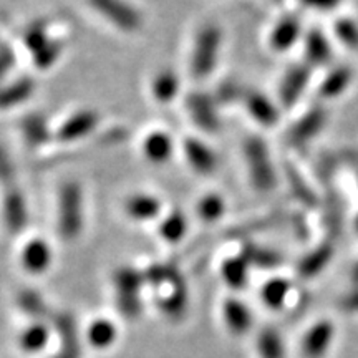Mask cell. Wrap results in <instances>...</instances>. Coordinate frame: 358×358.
I'll return each mask as SVG.
<instances>
[{
  "mask_svg": "<svg viewBox=\"0 0 358 358\" xmlns=\"http://www.w3.org/2000/svg\"><path fill=\"white\" fill-rule=\"evenodd\" d=\"M145 282L156 290V302L169 319H179L187 308V287L176 268L156 264L145 271Z\"/></svg>",
  "mask_w": 358,
  "mask_h": 358,
  "instance_id": "1",
  "label": "cell"
},
{
  "mask_svg": "<svg viewBox=\"0 0 358 358\" xmlns=\"http://www.w3.org/2000/svg\"><path fill=\"white\" fill-rule=\"evenodd\" d=\"M244 163L252 187L259 192H271L277 185V173L271 150L261 136H248L243 143Z\"/></svg>",
  "mask_w": 358,
  "mask_h": 358,
  "instance_id": "2",
  "label": "cell"
},
{
  "mask_svg": "<svg viewBox=\"0 0 358 358\" xmlns=\"http://www.w3.org/2000/svg\"><path fill=\"white\" fill-rule=\"evenodd\" d=\"M83 189L78 182L69 181L58 191L57 224L58 232L65 241H75L85 226Z\"/></svg>",
  "mask_w": 358,
  "mask_h": 358,
  "instance_id": "3",
  "label": "cell"
},
{
  "mask_svg": "<svg viewBox=\"0 0 358 358\" xmlns=\"http://www.w3.org/2000/svg\"><path fill=\"white\" fill-rule=\"evenodd\" d=\"M222 32L217 25L208 24L196 34L191 48L189 70L194 78H208L216 70L221 57Z\"/></svg>",
  "mask_w": 358,
  "mask_h": 358,
  "instance_id": "4",
  "label": "cell"
},
{
  "mask_svg": "<svg viewBox=\"0 0 358 358\" xmlns=\"http://www.w3.org/2000/svg\"><path fill=\"white\" fill-rule=\"evenodd\" d=\"M115 290L118 308L127 317H136L141 312V289L145 282V274L133 267H122L115 274Z\"/></svg>",
  "mask_w": 358,
  "mask_h": 358,
  "instance_id": "5",
  "label": "cell"
},
{
  "mask_svg": "<svg viewBox=\"0 0 358 358\" xmlns=\"http://www.w3.org/2000/svg\"><path fill=\"white\" fill-rule=\"evenodd\" d=\"M90 7L100 13L111 25L127 34H134L141 29L140 12L127 0H88Z\"/></svg>",
  "mask_w": 358,
  "mask_h": 358,
  "instance_id": "6",
  "label": "cell"
},
{
  "mask_svg": "<svg viewBox=\"0 0 358 358\" xmlns=\"http://www.w3.org/2000/svg\"><path fill=\"white\" fill-rule=\"evenodd\" d=\"M98 124H100V115L95 110H77L58 124V128L53 131V138L60 143L82 141L95 131Z\"/></svg>",
  "mask_w": 358,
  "mask_h": 358,
  "instance_id": "7",
  "label": "cell"
},
{
  "mask_svg": "<svg viewBox=\"0 0 358 358\" xmlns=\"http://www.w3.org/2000/svg\"><path fill=\"white\" fill-rule=\"evenodd\" d=\"M217 101L208 93L194 92L187 96L186 110L191 122L204 133H217L221 128V116H219Z\"/></svg>",
  "mask_w": 358,
  "mask_h": 358,
  "instance_id": "8",
  "label": "cell"
},
{
  "mask_svg": "<svg viewBox=\"0 0 358 358\" xmlns=\"http://www.w3.org/2000/svg\"><path fill=\"white\" fill-rule=\"evenodd\" d=\"M327 120H329V113H327L324 106H312V108L307 110L306 113L294 123V127L289 129V143L297 148L307 146L308 143H312L322 131H324Z\"/></svg>",
  "mask_w": 358,
  "mask_h": 358,
  "instance_id": "9",
  "label": "cell"
},
{
  "mask_svg": "<svg viewBox=\"0 0 358 358\" xmlns=\"http://www.w3.org/2000/svg\"><path fill=\"white\" fill-rule=\"evenodd\" d=\"M312 75V66L307 64H295L289 66L287 71L282 75L279 83V101L284 108L292 106L301 100V96L308 87Z\"/></svg>",
  "mask_w": 358,
  "mask_h": 358,
  "instance_id": "10",
  "label": "cell"
},
{
  "mask_svg": "<svg viewBox=\"0 0 358 358\" xmlns=\"http://www.w3.org/2000/svg\"><path fill=\"white\" fill-rule=\"evenodd\" d=\"M182 155H185L186 163L196 174L201 176H211L216 173L219 166L217 155L214 153L211 146H208L199 138H187L181 145Z\"/></svg>",
  "mask_w": 358,
  "mask_h": 358,
  "instance_id": "11",
  "label": "cell"
},
{
  "mask_svg": "<svg viewBox=\"0 0 358 358\" xmlns=\"http://www.w3.org/2000/svg\"><path fill=\"white\" fill-rule=\"evenodd\" d=\"M20 266L32 275L45 274L53 262L52 245L43 237H32L22 245Z\"/></svg>",
  "mask_w": 358,
  "mask_h": 358,
  "instance_id": "12",
  "label": "cell"
},
{
  "mask_svg": "<svg viewBox=\"0 0 358 358\" xmlns=\"http://www.w3.org/2000/svg\"><path fill=\"white\" fill-rule=\"evenodd\" d=\"M243 105L250 118L261 124V127L271 128L279 123L280 113L277 105L271 100V98L264 95L262 92H259V90L245 88Z\"/></svg>",
  "mask_w": 358,
  "mask_h": 358,
  "instance_id": "13",
  "label": "cell"
},
{
  "mask_svg": "<svg viewBox=\"0 0 358 358\" xmlns=\"http://www.w3.org/2000/svg\"><path fill=\"white\" fill-rule=\"evenodd\" d=\"M123 209L124 214L134 222L159 221V217L164 214L161 199L150 192H136V194L128 196Z\"/></svg>",
  "mask_w": 358,
  "mask_h": 358,
  "instance_id": "14",
  "label": "cell"
},
{
  "mask_svg": "<svg viewBox=\"0 0 358 358\" xmlns=\"http://www.w3.org/2000/svg\"><path fill=\"white\" fill-rule=\"evenodd\" d=\"M141 155L145 161L156 166L168 163L174 153L173 136L164 129H155L146 133L141 140Z\"/></svg>",
  "mask_w": 358,
  "mask_h": 358,
  "instance_id": "15",
  "label": "cell"
},
{
  "mask_svg": "<svg viewBox=\"0 0 358 358\" xmlns=\"http://www.w3.org/2000/svg\"><path fill=\"white\" fill-rule=\"evenodd\" d=\"M335 256L334 241L327 239L324 243L317 244L315 248L308 250L297 264V274L303 280H310L313 277L320 275L329 267Z\"/></svg>",
  "mask_w": 358,
  "mask_h": 358,
  "instance_id": "16",
  "label": "cell"
},
{
  "mask_svg": "<svg viewBox=\"0 0 358 358\" xmlns=\"http://www.w3.org/2000/svg\"><path fill=\"white\" fill-rule=\"evenodd\" d=\"M322 217L330 241H337L345 224V203L337 191H329L322 199Z\"/></svg>",
  "mask_w": 358,
  "mask_h": 358,
  "instance_id": "17",
  "label": "cell"
},
{
  "mask_svg": "<svg viewBox=\"0 0 358 358\" xmlns=\"http://www.w3.org/2000/svg\"><path fill=\"white\" fill-rule=\"evenodd\" d=\"M335 327L330 322L322 320L308 329L302 340V353L306 358H322L334 342Z\"/></svg>",
  "mask_w": 358,
  "mask_h": 358,
  "instance_id": "18",
  "label": "cell"
},
{
  "mask_svg": "<svg viewBox=\"0 0 358 358\" xmlns=\"http://www.w3.org/2000/svg\"><path fill=\"white\" fill-rule=\"evenodd\" d=\"M302 35V22L297 15H285L277 22L272 29L268 43L272 50L275 52H287L297 43V40Z\"/></svg>",
  "mask_w": 358,
  "mask_h": 358,
  "instance_id": "19",
  "label": "cell"
},
{
  "mask_svg": "<svg viewBox=\"0 0 358 358\" xmlns=\"http://www.w3.org/2000/svg\"><path fill=\"white\" fill-rule=\"evenodd\" d=\"M35 82L30 77H19L0 85V110H12L32 98Z\"/></svg>",
  "mask_w": 358,
  "mask_h": 358,
  "instance_id": "20",
  "label": "cell"
},
{
  "mask_svg": "<svg viewBox=\"0 0 358 358\" xmlns=\"http://www.w3.org/2000/svg\"><path fill=\"white\" fill-rule=\"evenodd\" d=\"M2 219L7 229L12 232H19L25 226L27 219H29L24 196L20 194V191L13 189V187L3 194Z\"/></svg>",
  "mask_w": 358,
  "mask_h": 358,
  "instance_id": "21",
  "label": "cell"
},
{
  "mask_svg": "<svg viewBox=\"0 0 358 358\" xmlns=\"http://www.w3.org/2000/svg\"><path fill=\"white\" fill-rule=\"evenodd\" d=\"M150 88L151 96L155 98L156 103L168 105V103H171L178 98L179 90H181V80H179L176 71L164 69L155 75L153 80H151Z\"/></svg>",
  "mask_w": 358,
  "mask_h": 358,
  "instance_id": "22",
  "label": "cell"
},
{
  "mask_svg": "<svg viewBox=\"0 0 358 358\" xmlns=\"http://www.w3.org/2000/svg\"><path fill=\"white\" fill-rule=\"evenodd\" d=\"M353 82V70L348 65L334 66L325 78L322 80L319 93L325 100H334V98L342 96L343 93L350 88Z\"/></svg>",
  "mask_w": 358,
  "mask_h": 358,
  "instance_id": "23",
  "label": "cell"
},
{
  "mask_svg": "<svg viewBox=\"0 0 358 358\" xmlns=\"http://www.w3.org/2000/svg\"><path fill=\"white\" fill-rule=\"evenodd\" d=\"M189 231V222L185 213L169 211L164 213L158 221V234L164 243L169 245H176L181 243Z\"/></svg>",
  "mask_w": 358,
  "mask_h": 358,
  "instance_id": "24",
  "label": "cell"
},
{
  "mask_svg": "<svg viewBox=\"0 0 358 358\" xmlns=\"http://www.w3.org/2000/svg\"><path fill=\"white\" fill-rule=\"evenodd\" d=\"M303 52H306V64L310 66L327 65L332 58V47L329 38L322 30L313 29L306 35L303 42Z\"/></svg>",
  "mask_w": 358,
  "mask_h": 358,
  "instance_id": "25",
  "label": "cell"
},
{
  "mask_svg": "<svg viewBox=\"0 0 358 358\" xmlns=\"http://www.w3.org/2000/svg\"><path fill=\"white\" fill-rule=\"evenodd\" d=\"M222 317L227 329L236 335H244L252 325V313L239 299H227L224 302Z\"/></svg>",
  "mask_w": 358,
  "mask_h": 358,
  "instance_id": "26",
  "label": "cell"
},
{
  "mask_svg": "<svg viewBox=\"0 0 358 358\" xmlns=\"http://www.w3.org/2000/svg\"><path fill=\"white\" fill-rule=\"evenodd\" d=\"M285 179H287V185H289V189L290 192L294 194V198L299 201L302 206H306V208H319L320 201H319V196H317V192L313 187L310 186V182L307 181L306 176L299 171L297 168L290 166L287 164L285 166Z\"/></svg>",
  "mask_w": 358,
  "mask_h": 358,
  "instance_id": "27",
  "label": "cell"
},
{
  "mask_svg": "<svg viewBox=\"0 0 358 358\" xmlns=\"http://www.w3.org/2000/svg\"><path fill=\"white\" fill-rule=\"evenodd\" d=\"M241 254L249 262L250 267L262 268V271H271V268H277L284 264V257H282L280 252L254 243L244 244Z\"/></svg>",
  "mask_w": 358,
  "mask_h": 358,
  "instance_id": "28",
  "label": "cell"
},
{
  "mask_svg": "<svg viewBox=\"0 0 358 358\" xmlns=\"http://www.w3.org/2000/svg\"><path fill=\"white\" fill-rule=\"evenodd\" d=\"M249 271L250 266L245 261L243 254H237V256L227 257L221 266V277L224 284L229 285L231 289H243L245 287L249 280Z\"/></svg>",
  "mask_w": 358,
  "mask_h": 358,
  "instance_id": "29",
  "label": "cell"
},
{
  "mask_svg": "<svg viewBox=\"0 0 358 358\" xmlns=\"http://www.w3.org/2000/svg\"><path fill=\"white\" fill-rule=\"evenodd\" d=\"M22 134L30 148H42L53 138V131L42 115L27 116L22 123Z\"/></svg>",
  "mask_w": 358,
  "mask_h": 358,
  "instance_id": "30",
  "label": "cell"
},
{
  "mask_svg": "<svg viewBox=\"0 0 358 358\" xmlns=\"http://www.w3.org/2000/svg\"><path fill=\"white\" fill-rule=\"evenodd\" d=\"M57 330L62 340V353L69 358H78L82 350H80L78 332L73 317L66 315V313L57 317Z\"/></svg>",
  "mask_w": 358,
  "mask_h": 358,
  "instance_id": "31",
  "label": "cell"
},
{
  "mask_svg": "<svg viewBox=\"0 0 358 358\" xmlns=\"http://www.w3.org/2000/svg\"><path fill=\"white\" fill-rule=\"evenodd\" d=\"M290 282L284 277H274V279L267 280L261 289V299L268 308L279 310L287 302L290 294Z\"/></svg>",
  "mask_w": 358,
  "mask_h": 358,
  "instance_id": "32",
  "label": "cell"
},
{
  "mask_svg": "<svg viewBox=\"0 0 358 358\" xmlns=\"http://www.w3.org/2000/svg\"><path fill=\"white\" fill-rule=\"evenodd\" d=\"M226 214V199L217 192H208L196 203V216L204 224H214Z\"/></svg>",
  "mask_w": 358,
  "mask_h": 358,
  "instance_id": "33",
  "label": "cell"
},
{
  "mask_svg": "<svg viewBox=\"0 0 358 358\" xmlns=\"http://www.w3.org/2000/svg\"><path fill=\"white\" fill-rule=\"evenodd\" d=\"M257 350L261 358H284L285 345L280 334L272 327L264 329L257 337Z\"/></svg>",
  "mask_w": 358,
  "mask_h": 358,
  "instance_id": "34",
  "label": "cell"
},
{
  "mask_svg": "<svg viewBox=\"0 0 358 358\" xmlns=\"http://www.w3.org/2000/svg\"><path fill=\"white\" fill-rule=\"evenodd\" d=\"M87 337H88V342L92 343V347L106 348L115 342L116 329L110 320L100 319V320H95L88 327Z\"/></svg>",
  "mask_w": 358,
  "mask_h": 358,
  "instance_id": "35",
  "label": "cell"
},
{
  "mask_svg": "<svg viewBox=\"0 0 358 358\" xmlns=\"http://www.w3.org/2000/svg\"><path fill=\"white\" fill-rule=\"evenodd\" d=\"M48 337H50L48 329L38 322V324L30 325L29 329L22 334L20 345L27 352H38V350H42L45 345H47Z\"/></svg>",
  "mask_w": 358,
  "mask_h": 358,
  "instance_id": "36",
  "label": "cell"
},
{
  "mask_svg": "<svg viewBox=\"0 0 358 358\" xmlns=\"http://www.w3.org/2000/svg\"><path fill=\"white\" fill-rule=\"evenodd\" d=\"M335 37L340 40V43L345 45L350 50H358V24L355 20L342 17L335 22L334 25Z\"/></svg>",
  "mask_w": 358,
  "mask_h": 358,
  "instance_id": "37",
  "label": "cell"
},
{
  "mask_svg": "<svg viewBox=\"0 0 358 358\" xmlns=\"http://www.w3.org/2000/svg\"><path fill=\"white\" fill-rule=\"evenodd\" d=\"M245 93V88L241 83L234 82V80H227L219 85L217 92L214 93V100L217 101V105H232V103L243 101Z\"/></svg>",
  "mask_w": 358,
  "mask_h": 358,
  "instance_id": "38",
  "label": "cell"
},
{
  "mask_svg": "<svg viewBox=\"0 0 358 358\" xmlns=\"http://www.w3.org/2000/svg\"><path fill=\"white\" fill-rule=\"evenodd\" d=\"M19 306L22 310L29 313L30 317H35V319H42L47 313V307H45L42 297L35 294L34 290H22L19 295Z\"/></svg>",
  "mask_w": 358,
  "mask_h": 358,
  "instance_id": "39",
  "label": "cell"
},
{
  "mask_svg": "<svg viewBox=\"0 0 358 358\" xmlns=\"http://www.w3.org/2000/svg\"><path fill=\"white\" fill-rule=\"evenodd\" d=\"M13 65H15V53L12 52V48L7 43L0 42V85L6 82Z\"/></svg>",
  "mask_w": 358,
  "mask_h": 358,
  "instance_id": "40",
  "label": "cell"
},
{
  "mask_svg": "<svg viewBox=\"0 0 358 358\" xmlns=\"http://www.w3.org/2000/svg\"><path fill=\"white\" fill-rule=\"evenodd\" d=\"M303 7L312 8V10H320V12H327V10H334L340 6L342 0H299Z\"/></svg>",
  "mask_w": 358,
  "mask_h": 358,
  "instance_id": "41",
  "label": "cell"
},
{
  "mask_svg": "<svg viewBox=\"0 0 358 358\" xmlns=\"http://www.w3.org/2000/svg\"><path fill=\"white\" fill-rule=\"evenodd\" d=\"M340 308L348 313H358V285L350 292L345 294L340 301Z\"/></svg>",
  "mask_w": 358,
  "mask_h": 358,
  "instance_id": "42",
  "label": "cell"
},
{
  "mask_svg": "<svg viewBox=\"0 0 358 358\" xmlns=\"http://www.w3.org/2000/svg\"><path fill=\"white\" fill-rule=\"evenodd\" d=\"M340 161H343V163L348 164L353 171H355V176H357V181H358V151L355 150H345L342 155H340Z\"/></svg>",
  "mask_w": 358,
  "mask_h": 358,
  "instance_id": "43",
  "label": "cell"
},
{
  "mask_svg": "<svg viewBox=\"0 0 358 358\" xmlns=\"http://www.w3.org/2000/svg\"><path fill=\"white\" fill-rule=\"evenodd\" d=\"M352 279L355 282V285H358V264L355 267H353V272H352Z\"/></svg>",
  "mask_w": 358,
  "mask_h": 358,
  "instance_id": "44",
  "label": "cell"
},
{
  "mask_svg": "<svg viewBox=\"0 0 358 358\" xmlns=\"http://www.w3.org/2000/svg\"><path fill=\"white\" fill-rule=\"evenodd\" d=\"M355 231L358 232V214H357V217H355Z\"/></svg>",
  "mask_w": 358,
  "mask_h": 358,
  "instance_id": "45",
  "label": "cell"
},
{
  "mask_svg": "<svg viewBox=\"0 0 358 358\" xmlns=\"http://www.w3.org/2000/svg\"><path fill=\"white\" fill-rule=\"evenodd\" d=\"M55 358H69V357H65V355H64V353H60V355H57Z\"/></svg>",
  "mask_w": 358,
  "mask_h": 358,
  "instance_id": "46",
  "label": "cell"
}]
</instances>
